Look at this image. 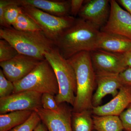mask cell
<instances>
[{
	"instance_id": "obj_1",
	"label": "cell",
	"mask_w": 131,
	"mask_h": 131,
	"mask_svg": "<svg viewBox=\"0 0 131 131\" xmlns=\"http://www.w3.org/2000/svg\"><path fill=\"white\" fill-rule=\"evenodd\" d=\"M101 31L84 20L75 18L72 25L63 32L54 42L55 47L68 59L82 51L97 50Z\"/></svg>"
},
{
	"instance_id": "obj_2",
	"label": "cell",
	"mask_w": 131,
	"mask_h": 131,
	"mask_svg": "<svg viewBox=\"0 0 131 131\" xmlns=\"http://www.w3.org/2000/svg\"><path fill=\"white\" fill-rule=\"evenodd\" d=\"M67 60L74 69L76 77L77 93L72 111L92 110L93 92L96 82L90 52H81Z\"/></svg>"
},
{
	"instance_id": "obj_3",
	"label": "cell",
	"mask_w": 131,
	"mask_h": 131,
	"mask_svg": "<svg viewBox=\"0 0 131 131\" xmlns=\"http://www.w3.org/2000/svg\"><path fill=\"white\" fill-rule=\"evenodd\" d=\"M0 38L9 42L19 54L40 61L45 60V54L55 47L54 42L42 31H21L12 27H1Z\"/></svg>"
},
{
	"instance_id": "obj_4",
	"label": "cell",
	"mask_w": 131,
	"mask_h": 131,
	"mask_svg": "<svg viewBox=\"0 0 131 131\" xmlns=\"http://www.w3.org/2000/svg\"><path fill=\"white\" fill-rule=\"evenodd\" d=\"M45 57L53 68L58 82L59 91L55 96L57 103L59 105L66 103L73 107L77 93V80L73 67L56 47L46 52Z\"/></svg>"
},
{
	"instance_id": "obj_5",
	"label": "cell",
	"mask_w": 131,
	"mask_h": 131,
	"mask_svg": "<svg viewBox=\"0 0 131 131\" xmlns=\"http://www.w3.org/2000/svg\"><path fill=\"white\" fill-rule=\"evenodd\" d=\"M13 83V93L32 91L42 94L47 93L56 96L59 91L56 74L46 59L40 61L25 77Z\"/></svg>"
},
{
	"instance_id": "obj_6",
	"label": "cell",
	"mask_w": 131,
	"mask_h": 131,
	"mask_svg": "<svg viewBox=\"0 0 131 131\" xmlns=\"http://www.w3.org/2000/svg\"><path fill=\"white\" fill-rule=\"evenodd\" d=\"M20 6L23 12L32 19L45 35L54 43L64 30L72 25L75 19L71 15L60 17L52 15L28 5Z\"/></svg>"
},
{
	"instance_id": "obj_7",
	"label": "cell",
	"mask_w": 131,
	"mask_h": 131,
	"mask_svg": "<svg viewBox=\"0 0 131 131\" xmlns=\"http://www.w3.org/2000/svg\"><path fill=\"white\" fill-rule=\"evenodd\" d=\"M42 95L35 91H24L0 98V114L14 111H37L42 107Z\"/></svg>"
},
{
	"instance_id": "obj_8",
	"label": "cell",
	"mask_w": 131,
	"mask_h": 131,
	"mask_svg": "<svg viewBox=\"0 0 131 131\" xmlns=\"http://www.w3.org/2000/svg\"><path fill=\"white\" fill-rule=\"evenodd\" d=\"M66 103L59 104L56 110H45L42 107L35 111L48 131H72V110Z\"/></svg>"
},
{
	"instance_id": "obj_9",
	"label": "cell",
	"mask_w": 131,
	"mask_h": 131,
	"mask_svg": "<svg viewBox=\"0 0 131 131\" xmlns=\"http://www.w3.org/2000/svg\"><path fill=\"white\" fill-rule=\"evenodd\" d=\"M110 13L101 31L117 34L131 39V15L114 0L110 1Z\"/></svg>"
},
{
	"instance_id": "obj_10",
	"label": "cell",
	"mask_w": 131,
	"mask_h": 131,
	"mask_svg": "<svg viewBox=\"0 0 131 131\" xmlns=\"http://www.w3.org/2000/svg\"><path fill=\"white\" fill-rule=\"evenodd\" d=\"M96 74H119L127 68L124 65L122 54H117L97 49L90 52Z\"/></svg>"
},
{
	"instance_id": "obj_11",
	"label": "cell",
	"mask_w": 131,
	"mask_h": 131,
	"mask_svg": "<svg viewBox=\"0 0 131 131\" xmlns=\"http://www.w3.org/2000/svg\"><path fill=\"white\" fill-rule=\"evenodd\" d=\"M110 1H84L78 16L100 30L107 21L110 13Z\"/></svg>"
},
{
	"instance_id": "obj_12",
	"label": "cell",
	"mask_w": 131,
	"mask_h": 131,
	"mask_svg": "<svg viewBox=\"0 0 131 131\" xmlns=\"http://www.w3.org/2000/svg\"><path fill=\"white\" fill-rule=\"evenodd\" d=\"M40 61L31 57L19 54L11 60L1 62L0 66L7 79L14 83L25 77Z\"/></svg>"
},
{
	"instance_id": "obj_13",
	"label": "cell",
	"mask_w": 131,
	"mask_h": 131,
	"mask_svg": "<svg viewBox=\"0 0 131 131\" xmlns=\"http://www.w3.org/2000/svg\"><path fill=\"white\" fill-rule=\"evenodd\" d=\"M131 102V88L123 86L115 97L102 106L93 107L92 113L95 115L119 116Z\"/></svg>"
},
{
	"instance_id": "obj_14",
	"label": "cell",
	"mask_w": 131,
	"mask_h": 131,
	"mask_svg": "<svg viewBox=\"0 0 131 131\" xmlns=\"http://www.w3.org/2000/svg\"><path fill=\"white\" fill-rule=\"evenodd\" d=\"M96 75L97 84L96 92L93 95L92 103L93 107L99 106L103 97L111 94L114 98L123 85L120 80L119 74H98Z\"/></svg>"
},
{
	"instance_id": "obj_15",
	"label": "cell",
	"mask_w": 131,
	"mask_h": 131,
	"mask_svg": "<svg viewBox=\"0 0 131 131\" xmlns=\"http://www.w3.org/2000/svg\"><path fill=\"white\" fill-rule=\"evenodd\" d=\"M97 49L115 54H125L131 50V39L114 34L101 31Z\"/></svg>"
},
{
	"instance_id": "obj_16",
	"label": "cell",
	"mask_w": 131,
	"mask_h": 131,
	"mask_svg": "<svg viewBox=\"0 0 131 131\" xmlns=\"http://www.w3.org/2000/svg\"><path fill=\"white\" fill-rule=\"evenodd\" d=\"M20 6L28 5L54 16L70 15L71 1L20 0Z\"/></svg>"
},
{
	"instance_id": "obj_17",
	"label": "cell",
	"mask_w": 131,
	"mask_h": 131,
	"mask_svg": "<svg viewBox=\"0 0 131 131\" xmlns=\"http://www.w3.org/2000/svg\"><path fill=\"white\" fill-rule=\"evenodd\" d=\"M34 111H17L0 114V131H8L23 124L28 119Z\"/></svg>"
},
{
	"instance_id": "obj_18",
	"label": "cell",
	"mask_w": 131,
	"mask_h": 131,
	"mask_svg": "<svg viewBox=\"0 0 131 131\" xmlns=\"http://www.w3.org/2000/svg\"><path fill=\"white\" fill-rule=\"evenodd\" d=\"M93 119L94 129L96 131H123L124 129L119 116L94 115Z\"/></svg>"
},
{
	"instance_id": "obj_19",
	"label": "cell",
	"mask_w": 131,
	"mask_h": 131,
	"mask_svg": "<svg viewBox=\"0 0 131 131\" xmlns=\"http://www.w3.org/2000/svg\"><path fill=\"white\" fill-rule=\"evenodd\" d=\"M91 112V110H83L79 112L72 111V131H92L94 124Z\"/></svg>"
},
{
	"instance_id": "obj_20",
	"label": "cell",
	"mask_w": 131,
	"mask_h": 131,
	"mask_svg": "<svg viewBox=\"0 0 131 131\" xmlns=\"http://www.w3.org/2000/svg\"><path fill=\"white\" fill-rule=\"evenodd\" d=\"M23 11V10H22ZM12 27L21 31L34 32L42 31L35 21L23 11L19 15Z\"/></svg>"
},
{
	"instance_id": "obj_21",
	"label": "cell",
	"mask_w": 131,
	"mask_h": 131,
	"mask_svg": "<svg viewBox=\"0 0 131 131\" xmlns=\"http://www.w3.org/2000/svg\"><path fill=\"white\" fill-rule=\"evenodd\" d=\"M19 53L13 46L4 39L0 40V62L11 60Z\"/></svg>"
},
{
	"instance_id": "obj_22",
	"label": "cell",
	"mask_w": 131,
	"mask_h": 131,
	"mask_svg": "<svg viewBox=\"0 0 131 131\" xmlns=\"http://www.w3.org/2000/svg\"><path fill=\"white\" fill-rule=\"evenodd\" d=\"M41 121L37 113L34 111L30 117L25 122L8 131H33Z\"/></svg>"
},
{
	"instance_id": "obj_23",
	"label": "cell",
	"mask_w": 131,
	"mask_h": 131,
	"mask_svg": "<svg viewBox=\"0 0 131 131\" xmlns=\"http://www.w3.org/2000/svg\"><path fill=\"white\" fill-rule=\"evenodd\" d=\"M22 13L23 11L20 6L13 5L7 7L4 12V17L8 25L12 27L19 15Z\"/></svg>"
},
{
	"instance_id": "obj_24",
	"label": "cell",
	"mask_w": 131,
	"mask_h": 131,
	"mask_svg": "<svg viewBox=\"0 0 131 131\" xmlns=\"http://www.w3.org/2000/svg\"><path fill=\"white\" fill-rule=\"evenodd\" d=\"M14 86L5 76L2 69H0V98H5L13 93Z\"/></svg>"
},
{
	"instance_id": "obj_25",
	"label": "cell",
	"mask_w": 131,
	"mask_h": 131,
	"mask_svg": "<svg viewBox=\"0 0 131 131\" xmlns=\"http://www.w3.org/2000/svg\"><path fill=\"white\" fill-rule=\"evenodd\" d=\"M42 107L45 110H56L59 108L55 100V96L51 94L44 93L42 94L41 98Z\"/></svg>"
},
{
	"instance_id": "obj_26",
	"label": "cell",
	"mask_w": 131,
	"mask_h": 131,
	"mask_svg": "<svg viewBox=\"0 0 131 131\" xmlns=\"http://www.w3.org/2000/svg\"><path fill=\"white\" fill-rule=\"evenodd\" d=\"M16 5L20 6L19 0H1L0 1V25L1 27H9L4 17L5 9L7 7L11 5Z\"/></svg>"
},
{
	"instance_id": "obj_27",
	"label": "cell",
	"mask_w": 131,
	"mask_h": 131,
	"mask_svg": "<svg viewBox=\"0 0 131 131\" xmlns=\"http://www.w3.org/2000/svg\"><path fill=\"white\" fill-rule=\"evenodd\" d=\"M119 115L124 129L126 131H131V105Z\"/></svg>"
},
{
	"instance_id": "obj_28",
	"label": "cell",
	"mask_w": 131,
	"mask_h": 131,
	"mask_svg": "<svg viewBox=\"0 0 131 131\" xmlns=\"http://www.w3.org/2000/svg\"><path fill=\"white\" fill-rule=\"evenodd\" d=\"M123 86L131 88V68H128L119 74Z\"/></svg>"
},
{
	"instance_id": "obj_29",
	"label": "cell",
	"mask_w": 131,
	"mask_h": 131,
	"mask_svg": "<svg viewBox=\"0 0 131 131\" xmlns=\"http://www.w3.org/2000/svg\"><path fill=\"white\" fill-rule=\"evenodd\" d=\"M84 2L83 0L71 1L70 14L71 16L75 17L78 15Z\"/></svg>"
},
{
	"instance_id": "obj_30",
	"label": "cell",
	"mask_w": 131,
	"mask_h": 131,
	"mask_svg": "<svg viewBox=\"0 0 131 131\" xmlns=\"http://www.w3.org/2000/svg\"><path fill=\"white\" fill-rule=\"evenodd\" d=\"M123 62L125 67L131 68V50L125 54H122Z\"/></svg>"
},
{
	"instance_id": "obj_31",
	"label": "cell",
	"mask_w": 131,
	"mask_h": 131,
	"mask_svg": "<svg viewBox=\"0 0 131 131\" xmlns=\"http://www.w3.org/2000/svg\"><path fill=\"white\" fill-rule=\"evenodd\" d=\"M117 2L122 6L131 15V0H118Z\"/></svg>"
},
{
	"instance_id": "obj_32",
	"label": "cell",
	"mask_w": 131,
	"mask_h": 131,
	"mask_svg": "<svg viewBox=\"0 0 131 131\" xmlns=\"http://www.w3.org/2000/svg\"><path fill=\"white\" fill-rule=\"evenodd\" d=\"M33 131H48L47 127L42 122H40Z\"/></svg>"
},
{
	"instance_id": "obj_33",
	"label": "cell",
	"mask_w": 131,
	"mask_h": 131,
	"mask_svg": "<svg viewBox=\"0 0 131 131\" xmlns=\"http://www.w3.org/2000/svg\"><path fill=\"white\" fill-rule=\"evenodd\" d=\"M130 105H131V102L130 104Z\"/></svg>"
}]
</instances>
